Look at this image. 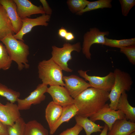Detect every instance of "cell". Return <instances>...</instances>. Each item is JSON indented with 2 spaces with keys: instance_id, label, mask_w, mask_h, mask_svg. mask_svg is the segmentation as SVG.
<instances>
[{
  "instance_id": "cell-1",
  "label": "cell",
  "mask_w": 135,
  "mask_h": 135,
  "mask_svg": "<svg viewBox=\"0 0 135 135\" xmlns=\"http://www.w3.org/2000/svg\"><path fill=\"white\" fill-rule=\"evenodd\" d=\"M109 92L91 87L74 99L78 110L76 115L90 118L96 113L109 100Z\"/></svg>"
},
{
  "instance_id": "cell-2",
  "label": "cell",
  "mask_w": 135,
  "mask_h": 135,
  "mask_svg": "<svg viewBox=\"0 0 135 135\" xmlns=\"http://www.w3.org/2000/svg\"><path fill=\"white\" fill-rule=\"evenodd\" d=\"M0 40L5 46L12 60L17 64L19 70L29 68L28 59L29 47L24 41L16 39L12 34Z\"/></svg>"
},
{
  "instance_id": "cell-3",
  "label": "cell",
  "mask_w": 135,
  "mask_h": 135,
  "mask_svg": "<svg viewBox=\"0 0 135 135\" xmlns=\"http://www.w3.org/2000/svg\"><path fill=\"white\" fill-rule=\"evenodd\" d=\"M38 68V78L42 83L50 86H64L62 70L51 58L40 62Z\"/></svg>"
},
{
  "instance_id": "cell-4",
  "label": "cell",
  "mask_w": 135,
  "mask_h": 135,
  "mask_svg": "<svg viewBox=\"0 0 135 135\" xmlns=\"http://www.w3.org/2000/svg\"><path fill=\"white\" fill-rule=\"evenodd\" d=\"M113 72L114 81L108 95L110 102L109 105L111 109L116 110V106L121 95L124 91L130 90L133 81L131 76L127 72L116 68Z\"/></svg>"
},
{
  "instance_id": "cell-5",
  "label": "cell",
  "mask_w": 135,
  "mask_h": 135,
  "mask_svg": "<svg viewBox=\"0 0 135 135\" xmlns=\"http://www.w3.org/2000/svg\"><path fill=\"white\" fill-rule=\"evenodd\" d=\"M52 48L51 58L62 70L68 72H72V70L68 67V62L72 59L71 54L72 52L76 51L78 52H80L82 48L80 42L74 44L66 42L63 44L62 48L53 46Z\"/></svg>"
},
{
  "instance_id": "cell-6",
  "label": "cell",
  "mask_w": 135,
  "mask_h": 135,
  "mask_svg": "<svg viewBox=\"0 0 135 135\" xmlns=\"http://www.w3.org/2000/svg\"><path fill=\"white\" fill-rule=\"evenodd\" d=\"M109 34L108 31H101L98 28L94 27L90 28L84 34L82 50L87 59H91L90 49L92 45L95 44L103 45L105 42V36Z\"/></svg>"
},
{
  "instance_id": "cell-7",
  "label": "cell",
  "mask_w": 135,
  "mask_h": 135,
  "mask_svg": "<svg viewBox=\"0 0 135 135\" xmlns=\"http://www.w3.org/2000/svg\"><path fill=\"white\" fill-rule=\"evenodd\" d=\"M88 71L80 70L78 72L85 81H88L91 87L108 92L110 91L114 81L113 72H110L106 76L101 77L89 75L87 73Z\"/></svg>"
},
{
  "instance_id": "cell-8",
  "label": "cell",
  "mask_w": 135,
  "mask_h": 135,
  "mask_svg": "<svg viewBox=\"0 0 135 135\" xmlns=\"http://www.w3.org/2000/svg\"><path fill=\"white\" fill-rule=\"evenodd\" d=\"M48 88L47 85L42 83L39 84L27 97L23 99L18 98L16 102L19 110H27L32 105L39 104L44 100L46 97L44 94Z\"/></svg>"
},
{
  "instance_id": "cell-9",
  "label": "cell",
  "mask_w": 135,
  "mask_h": 135,
  "mask_svg": "<svg viewBox=\"0 0 135 135\" xmlns=\"http://www.w3.org/2000/svg\"><path fill=\"white\" fill-rule=\"evenodd\" d=\"M125 118L124 114L121 110L111 109L109 104H106L96 113L90 117V119L94 122L98 120L103 121L108 126V130H110L116 120Z\"/></svg>"
},
{
  "instance_id": "cell-10",
  "label": "cell",
  "mask_w": 135,
  "mask_h": 135,
  "mask_svg": "<svg viewBox=\"0 0 135 135\" xmlns=\"http://www.w3.org/2000/svg\"><path fill=\"white\" fill-rule=\"evenodd\" d=\"M50 18V16L44 14L35 18H26L22 19L20 30L18 33L14 35L13 36L17 40L24 41L23 38L25 34L30 32L32 28L36 26H47Z\"/></svg>"
},
{
  "instance_id": "cell-11",
  "label": "cell",
  "mask_w": 135,
  "mask_h": 135,
  "mask_svg": "<svg viewBox=\"0 0 135 135\" xmlns=\"http://www.w3.org/2000/svg\"><path fill=\"white\" fill-rule=\"evenodd\" d=\"M63 80L64 82V87L74 99L86 89L91 87L85 80L74 75L64 76Z\"/></svg>"
},
{
  "instance_id": "cell-12",
  "label": "cell",
  "mask_w": 135,
  "mask_h": 135,
  "mask_svg": "<svg viewBox=\"0 0 135 135\" xmlns=\"http://www.w3.org/2000/svg\"><path fill=\"white\" fill-rule=\"evenodd\" d=\"M17 104L7 102L0 104V122L6 126H11L20 116Z\"/></svg>"
},
{
  "instance_id": "cell-13",
  "label": "cell",
  "mask_w": 135,
  "mask_h": 135,
  "mask_svg": "<svg viewBox=\"0 0 135 135\" xmlns=\"http://www.w3.org/2000/svg\"><path fill=\"white\" fill-rule=\"evenodd\" d=\"M46 92L50 95L54 102L62 107L74 104V99L64 86H50L48 88Z\"/></svg>"
},
{
  "instance_id": "cell-14",
  "label": "cell",
  "mask_w": 135,
  "mask_h": 135,
  "mask_svg": "<svg viewBox=\"0 0 135 135\" xmlns=\"http://www.w3.org/2000/svg\"><path fill=\"white\" fill-rule=\"evenodd\" d=\"M16 3L19 16L22 19L36 14H44L41 6H37L28 0H14Z\"/></svg>"
},
{
  "instance_id": "cell-15",
  "label": "cell",
  "mask_w": 135,
  "mask_h": 135,
  "mask_svg": "<svg viewBox=\"0 0 135 135\" xmlns=\"http://www.w3.org/2000/svg\"><path fill=\"white\" fill-rule=\"evenodd\" d=\"M0 4L6 10L14 33L17 34L21 28L22 20L18 14L16 3L14 0H0Z\"/></svg>"
},
{
  "instance_id": "cell-16",
  "label": "cell",
  "mask_w": 135,
  "mask_h": 135,
  "mask_svg": "<svg viewBox=\"0 0 135 135\" xmlns=\"http://www.w3.org/2000/svg\"><path fill=\"white\" fill-rule=\"evenodd\" d=\"M107 135H129L135 132V123L126 118L118 120L114 123Z\"/></svg>"
},
{
  "instance_id": "cell-17",
  "label": "cell",
  "mask_w": 135,
  "mask_h": 135,
  "mask_svg": "<svg viewBox=\"0 0 135 135\" xmlns=\"http://www.w3.org/2000/svg\"><path fill=\"white\" fill-rule=\"evenodd\" d=\"M63 110V107L54 103L50 102L45 110V118L50 130L59 118Z\"/></svg>"
},
{
  "instance_id": "cell-18",
  "label": "cell",
  "mask_w": 135,
  "mask_h": 135,
  "mask_svg": "<svg viewBox=\"0 0 135 135\" xmlns=\"http://www.w3.org/2000/svg\"><path fill=\"white\" fill-rule=\"evenodd\" d=\"M116 110H121L124 114L126 118L129 121L135 122V108L131 106L128 100V96L126 91L121 95L116 106Z\"/></svg>"
},
{
  "instance_id": "cell-19",
  "label": "cell",
  "mask_w": 135,
  "mask_h": 135,
  "mask_svg": "<svg viewBox=\"0 0 135 135\" xmlns=\"http://www.w3.org/2000/svg\"><path fill=\"white\" fill-rule=\"evenodd\" d=\"M78 112V109L74 104L63 107L62 112L59 118L50 130V134L53 135L63 123L68 122L76 115Z\"/></svg>"
},
{
  "instance_id": "cell-20",
  "label": "cell",
  "mask_w": 135,
  "mask_h": 135,
  "mask_svg": "<svg viewBox=\"0 0 135 135\" xmlns=\"http://www.w3.org/2000/svg\"><path fill=\"white\" fill-rule=\"evenodd\" d=\"M14 34L12 23L6 10L0 4V40Z\"/></svg>"
},
{
  "instance_id": "cell-21",
  "label": "cell",
  "mask_w": 135,
  "mask_h": 135,
  "mask_svg": "<svg viewBox=\"0 0 135 135\" xmlns=\"http://www.w3.org/2000/svg\"><path fill=\"white\" fill-rule=\"evenodd\" d=\"M76 124L84 129L86 135H91L94 132H101L104 126L97 124L88 118L78 115L75 116Z\"/></svg>"
},
{
  "instance_id": "cell-22",
  "label": "cell",
  "mask_w": 135,
  "mask_h": 135,
  "mask_svg": "<svg viewBox=\"0 0 135 135\" xmlns=\"http://www.w3.org/2000/svg\"><path fill=\"white\" fill-rule=\"evenodd\" d=\"M24 135H49L48 130L35 120L26 123Z\"/></svg>"
},
{
  "instance_id": "cell-23",
  "label": "cell",
  "mask_w": 135,
  "mask_h": 135,
  "mask_svg": "<svg viewBox=\"0 0 135 135\" xmlns=\"http://www.w3.org/2000/svg\"><path fill=\"white\" fill-rule=\"evenodd\" d=\"M112 0H99L90 2L83 10L77 13L78 15H81L85 12L99 8H111L112 6Z\"/></svg>"
},
{
  "instance_id": "cell-24",
  "label": "cell",
  "mask_w": 135,
  "mask_h": 135,
  "mask_svg": "<svg viewBox=\"0 0 135 135\" xmlns=\"http://www.w3.org/2000/svg\"><path fill=\"white\" fill-rule=\"evenodd\" d=\"M20 94L0 82V96L5 98L10 102L14 103L19 98ZM2 104L0 102V104Z\"/></svg>"
},
{
  "instance_id": "cell-25",
  "label": "cell",
  "mask_w": 135,
  "mask_h": 135,
  "mask_svg": "<svg viewBox=\"0 0 135 135\" xmlns=\"http://www.w3.org/2000/svg\"><path fill=\"white\" fill-rule=\"evenodd\" d=\"M105 42L103 45L108 46L121 48L135 44V38L128 39L116 40L109 39L106 36Z\"/></svg>"
},
{
  "instance_id": "cell-26",
  "label": "cell",
  "mask_w": 135,
  "mask_h": 135,
  "mask_svg": "<svg viewBox=\"0 0 135 135\" xmlns=\"http://www.w3.org/2000/svg\"><path fill=\"white\" fill-rule=\"evenodd\" d=\"M26 124L20 117L12 125L6 126L8 135H24Z\"/></svg>"
},
{
  "instance_id": "cell-27",
  "label": "cell",
  "mask_w": 135,
  "mask_h": 135,
  "mask_svg": "<svg viewBox=\"0 0 135 135\" xmlns=\"http://www.w3.org/2000/svg\"><path fill=\"white\" fill-rule=\"evenodd\" d=\"M12 61L4 44L0 42V70H7L11 65Z\"/></svg>"
},
{
  "instance_id": "cell-28",
  "label": "cell",
  "mask_w": 135,
  "mask_h": 135,
  "mask_svg": "<svg viewBox=\"0 0 135 135\" xmlns=\"http://www.w3.org/2000/svg\"><path fill=\"white\" fill-rule=\"evenodd\" d=\"M89 2L86 0H68L66 3L70 11L76 14L85 8Z\"/></svg>"
},
{
  "instance_id": "cell-29",
  "label": "cell",
  "mask_w": 135,
  "mask_h": 135,
  "mask_svg": "<svg viewBox=\"0 0 135 135\" xmlns=\"http://www.w3.org/2000/svg\"><path fill=\"white\" fill-rule=\"evenodd\" d=\"M120 52L126 56L131 63L135 64V44L121 48Z\"/></svg>"
},
{
  "instance_id": "cell-30",
  "label": "cell",
  "mask_w": 135,
  "mask_h": 135,
  "mask_svg": "<svg viewBox=\"0 0 135 135\" xmlns=\"http://www.w3.org/2000/svg\"><path fill=\"white\" fill-rule=\"evenodd\" d=\"M121 6L122 14L127 16L132 8L135 5V0H119Z\"/></svg>"
},
{
  "instance_id": "cell-31",
  "label": "cell",
  "mask_w": 135,
  "mask_h": 135,
  "mask_svg": "<svg viewBox=\"0 0 135 135\" xmlns=\"http://www.w3.org/2000/svg\"><path fill=\"white\" fill-rule=\"evenodd\" d=\"M83 129L82 127L76 124L73 127L67 129L59 135H78Z\"/></svg>"
},
{
  "instance_id": "cell-32",
  "label": "cell",
  "mask_w": 135,
  "mask_h": 135,
  "mask_svg": "<svg viewBox=\"0 0 135 135\" xmlns=\"http://www.w3.org/2000/svg\"><path fill=\"white\" fill-rule=\"evenodd\" d=\"M40 1L42 4V8L45 14L51 16L52 14V10L47 2L46 0H40Z\"/></svg>"
},
{
  "instance_id": "cell-33",
  "label": "cell",
  "mask_w": 135,
  "mask_h": 135,
  "mask_svg": "<svg viewBox=\"0 0 135 135\" xmlns=\"http://www.w3.org/2000/svg\"><path fill=\"white\" fill-rule=\"evenodd\" d=\"M0 135H8L6 126L0 122Z\"/></svg>"
},
{
  "instance_id": "cell-34",
  "label": "cell",
  "mask_w": 135,
  "mask_h": 135,
  "mask_svg": "<svg viewBox=\"0 0 135 135\" xmlns=\"http://www.w3.org/2000/svg\"><path fill=\"white\" fill-rule=\"evenodd\" d=\"M68 32L66 29L62 27L58 30V34L60 37L64 38Z\"/></svg>"
},
{
  "instance_id": "cell-35",
  "label": "cell",
  "mask_w": 135,
  "mask_h": 135,
  "mask_svg": "<svg viewBox=\"0 0 135 135\" xmlns=\"http://www.w3.org/2000/svg\"><path fill=\"white\" fill-rule=\"evenodd\" d=\"M74 38V34L71 32H68L64 39L67 41H70L72 40Z\"/></svg>"
},
{
  "instance_id": "cell-36",
  "label": "cell",
  "mask_w": 135,
  "mask_h": 135,
  "mask_svg": "<svg viewBox=\"0 0 135 135\" xmlns=\"http://www.w3.org/2000/svg\"><path fill=\"white\" fill-rule=\"evenodd\" d=\"M109 130L108 126L106 124L104 126L102 130L100 135H107V133Z\"/></svg>"
},
{
  "instance_id": "cell-37",
  "label": "cell",
  "mask_w": 135,
  "mask_h": 135,
  "mask_svg": "<svg viewBox=\"0 0 135 135\" xmlns=\"http://www.w3.org/2000/svg\"><path fill=\"white\" fill-rule=\"evenodd\" d=\"M129 135H135V132H134Z\"/></svg>"
},
{
  "instance_id": "cell-38",
  "label": "cell",
  "mask_w": 135,
  "mask_h": 135,
  "mask_svg": "<svg viewBox=\"0 0 135 135\" xmlns=\"http://www.w3.org/2000/svg\"></svg>"
}]
</instances>
